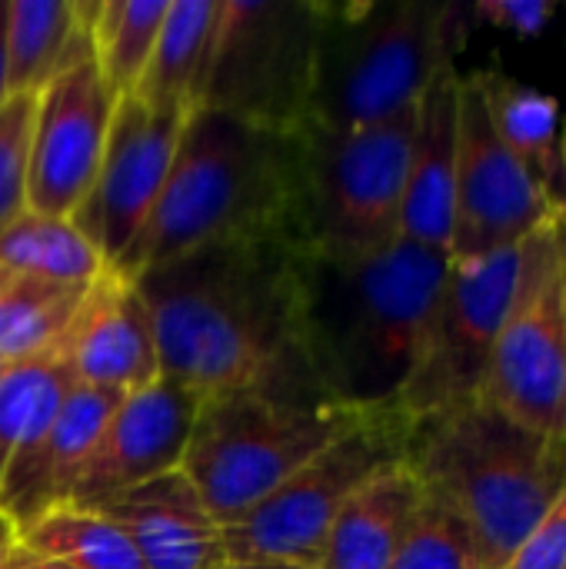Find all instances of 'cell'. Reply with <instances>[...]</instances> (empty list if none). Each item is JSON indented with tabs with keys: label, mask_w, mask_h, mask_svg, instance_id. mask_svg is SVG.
I'll list each match as a JSON object with an SVG mask.
<instances>
[{
	"label": "cell",
	"mask_w": 566,
	"mask_h": 569,
	"mask_svg": "<svg viewBox=\"0 0 566 569\" xmlns=\"http://www.w3.org/2000/svg\"><path fill=\"white\" fill-rule=\"evenodd\" d=\"M554 213V203L500 140L477 70L460 73L450 260H480L520 247Z\"/></svg>",
	"instance_id": "7c38bea8"
},
{
	"label": "cell",
	"mask_w": 566,
	"mask_h": 569,
	"mask_svg": "<svg viewBox=\"0 0 566 569\" xmlns=\"http://www.w3.org/2000/svg\"><path fill=\"white\" fill-rule=\"evenodd\" d=\"M170 0H100L90 27V47L100 77L117 97H130L147 60Z\"/></svg>",
	"instance_id": "83f0119b"
},
{
	"label": "cell",
	"mask_w": 566,
	"mask_h": 569,
	"mask_svg": "<svg viewBox=\"0 0 566 569\" xmlns=\"http://www.w3.org/2000/svg\"><path fill=\"white\" fill-rule=\"evenodd\" d=\"M217 569H320V567H304V563H287V560H267V563H224Z\"/></svg>",
	"instance_id": "d590c367"
},
{
	"label": "cell",
	"mask_w": 566,
	"mask_h": 569,
	"mask_svg": "<svg viewBox=\"0 0 566 569\" xmlns=\"http://www.w3.org/2000/svg\"><path fill=\"white\" fill-rule=\"evenodd\" d=\"M424 500V483L407 463L370 477L337 513L320 569H390Z\"/></svg>",
	"instance_id": "ffe728a7"
},
{
	"label": "cell",
	"mask_w": 566,
	"mask_h": 569,
	"mask_svg": "<svg viewBox=\"0 0 566 569\" xmlns=\"http://www.w3.org/2000/svg\"><path fill=\"white\" fill-rule=\"evenodd\" d=\"M554 3L547 0H477L470 3L474 20H487L500 30H510L514 37H540L554 17Z\"/></svg>",
	"instance_id": "1f68e13d"
},
{
	"label": "cell",
	"mask_w": 566,
	"mask_h": 569,
	"mask_svg": "<svg viewBox=\"0 0 566 569\" xmlns=\"http://www.w3.org/2000/svg\"><path fill=\"white\" fill-rule=\"evenodd\" d=\"M17 537L27 550L67 569H147L130 537L93 510H50Z\"/></svg>",
	"instance_id": "484cf974"
},
{
	"label": "cell",
	"mask_w": 566,
	"mask_h": 569,
	"mask_svg": "<svg viewBox=\"0 0 566 569\" xmlns=\"http://www.w3.org/2000/svg\"><path fill=\"white\" fill-rule=\"evenodd\" d=\"M197 407V393L163 377L127 393L103 423L67 507L97 510L153 477L180 470Z\"/></svg>",
	"instance_id": "9a60e30c"
},
{
	"label": "cell",
	"mask_w": 566,
	"mask_h": 569,
	"mask_svg": "<svg viewBox=\"0 0 566 569\" xmlns=\"http://www.w3.org/2000/svg\"><path fill=\"white\" fill-rule=\"evenodd\" d=\"M3 37H7V0H0V107L7 103L10 97V87H7V47H3Z\"/></svg>",
	"instance_id": "e575fe53"
},
{
	"label": "cell",
	"mask_w": 566,
	"mask_h": 569,
	"mask_svg": "<svg viewBox=\"0 0 566 569\" xmlns=\"http://www.w3.org/2000/svg\"><path fill=\"white\" fill-rule=\"evenodd\" d=\"M414 117L417 103L350 133L300 130V253L364 257L400 240Z\"/></svg>",
	"instance_id": "52a82bcc"
},
{
	"label": "cell",
	"mask_w": 566,
	"mask_h": 569,
	"mask_svg": "<svg viewBox=\"0 0 566 569\" xmlns=\"http://www.w3.org/2000/svg\"><path fill=\"white\" fill-rule=\"evenodd\" d=\"M370 410L267 393L203 397L180 470L220 527L237 523Z\"/></svg>",
	"instance_id": "8992f818"
},
{
	"label": "cell",
	"mask_w": 566,
	"mask_h": 569,
	"mask_svg": "<svg viewBox=\"0 0 566 569\" xmlns=\"http://www.w3.org/2000/svg\"><path fill=\"white\" fill-rule=\"evenodd\" d=\"M73 387L57 353L7 363L0 373V480L10 460L40 433Z\"/></svg>",
	"instance_id": "4316f807"
},
{
	"label": "cell",
	"mask_w": 566,
	"mask_h": 569,
	"mask_svg": "<svg viewBox=\"0 0 566 569\" xmlns=\"http://www.w3.org/2000/svg\"><path fill=\"white\" fill-rule=\"evenodd\" d=\"M117 93L93 57L63 67L33 97L27 210L70 220L87 200L107 147Z\"/></svg>",
	"instance_id": "5bb4252c"
},
{
	"label": "cell",
	"mask_w": 566,
	"mask_h": 569,
	"mask_svg": "<svg viewBox=\"0 0 566 569\" xmlns=\"http://www.w3.org/2000/svg\"><path fill=\"white\" fill-rule=\"evenodd\" d=\"M53 353L80 387L127 397L160 380L157 337L137 280L107 263L90 280Z\"/></svg>",
	"instance_id": "2e32d148"
},
{
	"label": "cell",
	"mask_w": 566,
	"mask_h": 569,
	"mask_svg": "<svg viewBox=\"0 0 566 569\" xmlns=\"http://www.w3.org/2000/svg\"><path fill=\"white\" fill-rule=\"evenodd\" d=\"M3 370H7V363H3V360H0V373H3Z\"/></svg>",
	"instance_id": "f35d334b"
},
{
	"label": "cell",
	"mask_w": 566,
	"mask_h": 569,
	"mask_svg": "<svg viewBox=\"0 0 566 569\" xmlns=\"http://www.w3.org/2000/svg\"><path fill=\"white\" fill-rule=\"evenodd\" d=\"M410 437L414 420L397 403L370 410L250 513L224 527L227 563L287 560L320 567L327 533L344 503L380 470L407 463Z\"/></svg>",
	"instance_id": "9c48e42d"
},
{
	"label": "cell",
	"mask_w": 566,
	"mask_h": 569,
	"mask_svg": "<svg viewBox=\"0 0 566 569\" xmlns=\"http://www.w3.org/2000/svg\"><path fill=\"white\" fill-rule=\"evenodd\" d=\"M123 393L73 383L60 410L10 460L0 480V513L23 533L50 510L67 507L70 490Z\"/></svg>",
	"instance_id": "e0dca14e"
},
{
	"label": "cell",
	"mask_w": 566,
	"mask_h": 569,
	"mask_svg": "<svg viewBox=\"0 0 566 569\" xmlns=\"http://www.w3.org/2000/svg\"><path fill=\"white\" fill-rule=\"evenodd\" d=\"M317 37V0H217L200 107L300 133L310 123Z\"/></svg>",
	"instance_id": "ba28073f"
},
{
	"label": "cell",
	"mask_w": 566,
	"mask_h": 569,
	"mask_svg": "<svg viewBox=\"0 0 566 569\" xmlns=\"http://www.w3.org/2000/svg\"><path fill=\"white\" fill-rule=\"evenodd\" d=\"M17 543H20L17 527L0 513V569H7V563H10V553L17 550Z\"/></svg>",
	"instance_id": "836d02e7"
},
{
	"label": "cell",
	"mask_w": 566,
	"mask_h": 569,
	"mask_svg": "<svg viewBox=\"0 0 566 569\" xmlns=\"http://www.w3.org/2000/svg\"><path fill=\"white\" fill-rule=\"evenodd\" d=\"M300 160V133L267 130L224 110L197 107L180 130L153 213L110 267L137 277L207 243L250 237H284L294 243Z\"/></svg>",
	"instance_id": "3957f363"
},
{
	"label": "cell",
	"mask_w": 566,
	"mask_h": 569,
	"mask_svg": "<svg viewBox=\"0 0 566 569\" xmlns=\"http://www.w3.org/2000/svg\"><path fill=\"white\" fill-rule=\"evenodd\" d=\"M0 267L60 283H90L107 260L73 220L27 210L0 233Z\"/></svg>",
	"instance_id": "d4e9b609"
},
{
	"label": "cell",
	"mask_w": 566,
	"mask_h": 569,
	"mask_svg": "<svg viewBox=\"0 0 566 569\" xmlns=\"http://www.w3.org/2000/svg\"><path fill=\"white\" fill-rule=\"evenodd\" d=\"M564 310H566V277H564Z\"/></svg>",
	"instance_id": "74e56055"
},
{
	"label": "cell",
	"mask_w": 566,
	"mask_h": 569,
	"mask_svg": "<svg viewBox=\"0 0 566 569\" xmlns=\"http://www.w3.org/2000/svg\"><path fill=\"white\" fill-rule=\"evenodd\" d=\"M520 260L524 243L480 260H450L414 373L397 397V407L410 420L480 400L494 343L517 287Z\"/></svg>",
	"instance_id": "8fae6325"
},
{
	"label": "cell",
	"mask_w": 566,
	"mask_h": 569,
	"mask_svg": "<svg viewBox=\"0 0 566 569\" xmlns=\"http://www.w3.org/2000/svg\"><path fill=\"white\" fill-rule=\"evenodd\" d=\"M160 377L190 393L330 400L304 343V253L284 237L197 247L133 277Z\"/></svg>",
	"instance_id": "6da1fadb"
},
{
	"label": "cell",
	"mask_w": 566,
	"mask_h": 569,
	"mask_svg": "<svg viewBox=\"0 0 566 569\" xmlns=\"http://www.w3.org/2000/svg\"><path fill=\"white\" fill-rule=\"evenodd\" d=\"M566 213L524 240L517 287L480 400L527 430L566 440Z\"/></svg>",
	"instance_id": "30bf717a"
},
{
	"label": "cell",
	"mask_w": 566,
	"mask_h": 569,
	"mask_svg": "<svg viewBox=\"0 0 566 569\" xmlns=\"http://www.w3.org/2000/svg\"><path fill=\"white\" fill-rule=\"evenodd\" d=\"M564 167H566V123H564Z\"/></svg>",
	"instance_id": "8d00e7d4"
},
{
	"label": "cell",
	"mask_w": 566,
	"mask_h": 569,
	"mask_svg": "<svg viewBox=\"0 0 566 569\" xmlns=\"http://www.w3.org/2000/svg\"><path fill=\"white\" fill-rule=\"evenodd\" d=\"M490 120L520 167L534 177L557 213H566V167L560 103L500 70H477Z\"/></svg>",
	"instance_id": "7402d4cb"
},
{
	"label": "cell",
	"mask_w": 566,
	"mask_h": 569,
	"mask_svg": "<svg viewBox=\"0 0 566 569\" xmlns=\"http://www.w3.org/2000/svg\"><path fill=\"white\" fill-rule=\"evenodd\" d=\"M93 513H103L130 537L147 569H217L227 563L224 527L183 470L153 477L100 503Z\"/></svg>",
	"instance_id": "ac0fdd59"
},
{
	"label": "cell",
	"mask_w": 566,
	"mask_h": 569,
	"mask_svg": "<svg viewBox=\"0 0 566 569\" xmlns=\"http://www.w3.org/2000/svg\"><path fill=\"white\" fill-rule=\"evenodd\" d=\"M407 467L467 520L487 567L504 569L566 490V440L470 400L414 420Z\"/></svg>",
	"instance_id": "277c9868"
},
{
	"label": "cell",
	"mask_w": 566,
	"mask_h": 569,
	"mask_svg": "<svg viewBox=\"0 0 566 569\" xmlns=\"http://www.w3.org/2000/svg\"><path fill=\"white\" fill-rule=\"evenodd\" d=\"M320 37L310 123L350 133L414 107L454 63L474 13L450 0H317Z\"/></svg>",
	"instance_id": "5b68a950"
},
{
	"label": "cell",
	"mask_w": 566,
	"mask_h": 569,
	"mask_svg": "<svg viewBox=\"0 0 566 569\" xmlns=\"http://www.w3.org/2000/svg\"><path fill=\"white\" fill-rule=\"evenodd\" d=\"M447 270V253L404 237L364 257L304 253V343L330 400L397 403Z\"/></svg>",
	"instance_id": "7a4b0ae2"
},
{
	"label": "cell",
	"mask_w": 566,
	"mask_h": 569,
	"mask_svg": "<svg viewBox=\"0 0 566 569\" xmlns=\"http://www.w3.org/2000/svg\"><path fill=\"white\" fill-rule=\"evenodd\" d=\"M457 103H460L457 63H444L417 100L404 213H400L404 240L447 257H450L454 180H457Z\"/></svg>",
	"instance_id": "d6986e66"
},
{
	"label": "cell",
	"mask_w": 566,
	"mask_h": 569,
	"mask_svg": "<svg viewBox=\"0 0 566 569\" xmlns=\"http://www.w3.org/2000/svg\"><path fill=\"white\" fill-rule=\"evenodd\" d=\"M190 113L193 110H153L137 97L117 100L93 187L70 217L107 263L127 253L153 213Z\"/></svg>",
	"instance_id": "4fadbf2b"
},
{
	"label": "cell",
	"mask_w": 566,
	"mask_h": 569,
	"mask_svg": "<svg viewBox=\"0 0 566 569\" xmlns=\"http://www.w3.org/2000/svg\"><path fill=\"white\" fill-rule=\"evenodd\" d=\"M33 97H7L0 107V233L27 213V170H30Z\"/></svg>",
	"instance_id": "f546056e"
},
{
	"label": "cell",
	"mask_w": 566,
	"mask_h": 569,
	"mask_svg": "<svg viewBox=\"0 0 566 569\" xmlns=\"http://www.w3.org/2000/svg\"><path fill=\"white\" fill-rule=\"evenodd\" d=\"M214 23V0H170L150 60L130 97L153 110H197L210 67Z\"/></svg>",
	"instance_id": "603a6c76"
},
{
	"label": "cell",
	"mask_w": 566,
	"mask_h": 569,
	"mask_svg": "<svg viewBox=\"0 0 566 569\" xmlns=\"http://www.w3.org/2000/svg\"><path fill=\"white\" fill-rule=\"evenodd\" d=\"M390 569H490L467 520L424 490Z\"/></svg>",
	"instance_id": "f1b7e54d"
},
{
	"label": "cell",
	"mask_w": 566,
	"mask_h": 569,
	"mask_svg": "<svg viewBox=\"0 0 566 569\" xmlns=\"http://www.w3.org/2000/svg\"><path fill=\"white\" fill-rule=\"evenodd\" d=\"M100 0H7V87L37 97L63 67L93 57L90 27Z\"/></svg>",
	"instance_id": "44dd1931"
},
{
	"label": "cell",
	"mask_w": 566,
	"mask_h": 569,
	"mask_svg": "<svg viewBox=\"0 0 566 569\" xmlns=\"http://www.w3.org/2000/svg\"><path fill=\"white\" fill-rule=\"evenodd\" d=\"M504 569H566V490L510 553Z\"/></svg>",
	"instance_id": "4dcf8cb0"
},
{
	"label": "cell",
	"mask_w": 566,
	"mask_h": 569,
	"mask_svg": "<svg viewBox=\"0 0 566 569\" xmlns=\"http://www.w3.org/2000/svg\"><path fill=\"white\" fill-rule=\"evenodd\" d=\"M90 283H60L0 267V360L53 353Z\"/></svg>",
	"instance_id": "cb8c5ba5"
},
{
	"label": "cell",
	"mask_w": 566,
	"mask_h": 569,
	"mask_svg": "<svg viewBox=\"0 0 566 569\" xmlns=\"http://www.w3.org/2000/svg\"><path fill=\"white\" fill-rule=\"evenodd\" d=\"M7 569H67V567H60V563H53V560H47V557H40V553L27 550L23 543H17V550L10 553V563H7Z\"/></svg>",
	"instance_id": "d6a6232c"
}]
</instances>
